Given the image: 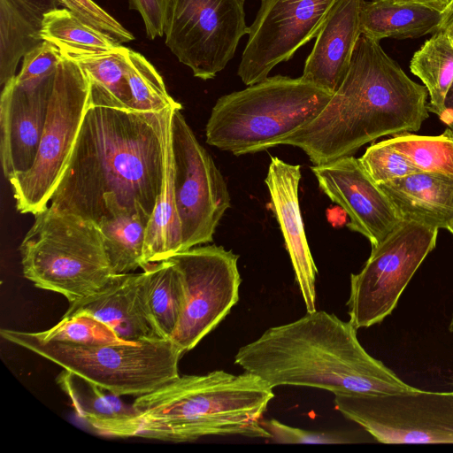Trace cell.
<instances>
[{
    "label": "cell",
    "instance_id": "ba28073f",
    "mask_svg": "<svg viewBox=\"0 0 453 453\" xmlns=\"http://www.w3.org/2000/svg\"><path fill=\"white\" fill-rule=\"evenodd\" d=\"M90 106V83L81 68L65 57L59 63L37 156L26 173L9 180L16 208L36 215L48 208L70 161Z\"/></svg>",
    "mask_w": 453,
    "mask_h": 453
},
{
    "label": "cell",
    "instance_id": "5bb4252c",
    "mask_svg": "<svg viewBox=\"0 0 453 453\" xmlns=\"http://www.w3.org/2000/svg\"><path fill=\"white\" fill-rule=\"evenodd\" d=\"M335 1L261 0L237 70L242 81L250 86L267 78L317 37Z\"/></svg>",
    "mask_w": 453,
    "mask_h": 453
},
{
    "label": "cell",
    "instance_id": "5b68a950",
    "mask_svg": "<svg viewBox=\"0 0 453 453\" xmlns=\"http://www.w3.org/2000/svg\"><path fill=\"white\" fill-rule=\"evenodd\" d=\"M333 95L302 77H267L217 100L206 124V142L235 156L277 146L315 119Z\"/></svg>",
    "mask_w": 453,
    "mask_h": 453
},
{
    "label": "cell",
    "instance_id": "2e32d148",
    "mask_svg": "<svg viewBox=\"0 0 453 453\" xmlns=\"http://www.w3.org/2000/svg\"><path fill=\"white\" fill-rule=\"evenodd\" d=\"M55 75L34 90L17 86L15 77L0 96V157L4 177L26 173L34 165L43 133Z\"/></svg>",
    "mask_w": 453,
    "mask_h": 453
},
{
    "label": "cell",
    "instance_id": "8992f818",
    "mask_svg": "<svg viewBox=\"0 0 453 453\" xmlns=\"http://www.w3.org/2000/svg\"><path fill=\"white\" fill-rule=\"evenodd\" d=\"M35 216L19 251L23 275L35 287L64 296L70 304L115 275L95 222L50 205Z\"/></svg>",
    "mask_w": 453,
    "mask_h": 453
},
{
    "label": "cell",
    "instance_id": "f1b7e54d",
    "mask_svg": "<svg viewBox=\"0 0 453 453\" xmlns=\"http://www.w3.org/2000/svg\"><path fill=\"white\" fill-rule=\"evenodd\" d=\"M42 37L58 47L62 54L102 52L120 44L109 35L86 24L66 8L43 15Z\"/></svg>",
    "mask_w": 453,
    "mask_h": 453
},
{
    "label": "cell",
    "instance_id": "d6986e66",
    "mask_svg": "<svg viewBox=\"0 0 453 453\" xmlns=\"http://www.w3.org/2000/svg\"><path fill=\"white\" fill-rule=\"evenodd\" d=\"M365 1H335L305 60L303 80L333 94L339 88L362 35L360 13Z\"/></svg>",
    "mask_w": 453,
    "mask_h": 453
},
{
    "label": "cell",
    "instance_id": "7a4b0ae2",
    "mask_svg": "<svg viewBox=\"0 0 453 453\" xmlns=\"http://www.w3.org/2000/svg\"><path fill=\"white\" fill-rule=\"evenodd\" d=\"M427 96L380 42L361 35L342 83L322 111L278 145L300 148L314 165L353 156L381 136L418 131L428 117Z\"/></svg>",
    "mask_w": 453,
    "mask_h": 453
},
{
    "label": "cell",
    "instance_id": "1f68e13d",
    "mask_svg": "<svg viewBox=\"0 0 453 453\" xmlns=\"http://www.w3.org/2000/svg\"><path fill=\"white\" fill-rule=\"evenodd\" d=\"M43 340L55 341L81 346L121 344V340L107 325L88 314L62 317L50 329L34 332Z\"/></svg>",
    "mask_w": 453,
    "mask_h": 453
},
{
    "label": "cell",
    "instance_id": "44dd1931",
    "mask_svg": "<svg viewBox=\"0 0 453 453\" xmlns=\"http://www.w3.org/2000/svg\"><path fill=\"white\" fill-rule=\"evenodd\" d=\"M56 380L77 416L95 432L111 437H135L137 413L133 405H127L119 395L66 369Z\"/></svg>",
    "mask_w": 453,
    "mask_h": 453
},
{
    "label": "cell",
    "instance_id": "9c48e42d",
    "mask_svg": "<svg viewBox=\"0 0 453 453\" xmlns=\"http://www.w3.org/2000/svg\"><path fill=\"white\" fill-rule=\"evenodd\" d=\"M439 229L401 221L379 244L358 273L350 275L349 322L366 328L392 313L403 290L435 248Z\"/></svg>",
    "mask_w": 453,
    "mask_h": 453
},
{
    "label": "cell",
    "instance_id": "6da1fadb",
    "mask_svg": "<svg viewBox=\"0 0 453 453\" xmlns=\"http://www.w3.org/2000/svg\"><path fill=\"white\" fill-rule=\"evenodd\" d=\"M176 109L90 105L50 206L97 224L104 198L112 196L150 216L162 189L165 141Z\"/></svg>",
    "mask_w": 453,
    "mask_h": 453
},
{
    "label": "cell",
    "instance_id": "ffe728a7",
    "mask_svg": "<svg viewBox=\"0 0 453 453\" xmlns=\"http://www.w3.org/2000/svg\"><path fill=\"white\" fill-rule=\"evenodd\" d=\"M379 186L402 220L437 229H447L453 220L451 174L419 171Z\"/></svg>",
    "mask_w": 453,
    "mask_h": 453
},
{
    "label": "cell",
    "instance_id": "d4e9b609",
    "mask_svg": "<svg viewBox=\"0 0 453 453\" xmlns=\"http://www.w3.org/2000/svg\"><path fill=\"white\" fill-rule=\"evenodd\" d=\"M44 12L21 0H0V85L16 76L22 58L43 40Z\"/></svg>",
    "mask_w": 453,
    "mask_h": 453
},
{
    "label": "cell",
    "instance_id": "8fae6325",
    "mask_svg": "<svg viewBox=\"0 0 453 453\" xmlns=\"http://www.w3.org/2000/svg\"><path fill=\"white\" fill-rule=\"evenodd\" d=\"M245 0H171L165 44L193 75L213 79L234 58L249 35Z\"/></svg>",
    "mask_w": 453,
    "mask_h": 453
},
{
    "label": "cell",
    "instance_id": "e575fe53",
    "mask_svg": "<svg viewBox=\"0 0 453 453\" xmlns=\"http://www.w3.org/2000/svg\"><path fill=\"white\" fill-rule=\"evenodd\" d=\"M86 24L113 37L119 42L134 39L133 34L93 0H58Z\"/></svg>",
    "mask_w": 453,
    "mask_h": 453
},
{
    "label": "cell",
    "instance_id": "ab89813d",
    "mask_svg": "<svg viewBox=\"0 0 453 453\" xmlns=\"http://www.w3.org/2000/svg\"><path fill=\"white\" fill-rule=\"evenodd\" d=\"M24 3L29 4L30 6L42 12H48L56 8H58L60 3L58 0H21Z\"/></svg>",
    "mask_w": 453,
    "mask_h": 453
},
{
    "label": "cell",
    "instance_id": "7c38bea8",
    "mask_svg": "<svg viewBox=\"0 0 453 453\" xmlns=\"http://www.w3.org/2000/svg\"><path fill=\"white\" fill-rule=\"evenodd\" d=\"M180 110L172 114L171 136L182 252L212 241L219 220L230 207V194L212 157L198 142Z\"/></svg>",
    "mask_w": 453,
    "mask_h": 453
},
{
    "label": "cell",
    "instance_id": "f6af8a7d",
    "mask_svg": "<svg viewBox=\"0 0 453 453\" xmlns=\"http://www.w3.org/2000/svg\"><path fill=\"white\" fill-rule=\"evenodd\" d=\"M447 229L453 234V220Z\"/></svg>",
    "mask_w": 453,
    "mask_h": 453
},
{
    "label": "cell",
    "instance_id": "b9f144b4",
    "mask_svg": "<svg viewBox=\"0 0 453 453\" xmlns=\"http://www.w3.org/2000/svg\"><path fill=\"white\" fill-rule=\"evenodd\" d=\"M453 25V2L449 8L442 13V20L439 30L445 29Z\"/></svg>",
    "mask_w": 453,
    "mask_h": 453
},
{
    "label": "cell",
    "instance_id": "484cf974",
    "mask_svg": "<svg viewBox=\"0 0 453 453\" xmlns=\"http://www.w3.org/2000/svg\"><path fill=\"white\" fill-rule=\"evenodd\" d=\"M128 51V48L119 44L107 51L63 54L87 75L90 83V105L130 109Z\"/></svg>",
    "mask_w": 453,
    "mask_h": 453
},
{
    "label": "cell",
    "instance_id": "cb8c5ba5",
    "mask_svg": "<svg viewBox=\"0 0 453 453\" xmlns=\"http://www.w3.org/2000/svg\"><path fill=\"white\" fill-rule=\"evenodd\" d=\"M164 160L165 170L161 193L146 228L143 249L144 266L150 263L169 259L181 251V226L174 194V158L171 122L165 141Z\"/></svg>",
    "mask_w": 453,
    "mask_h": 453
},
{
    "label": "cell",
    "instance_id": "3957f363",
    "mask_svg": "<svg viewBox=\"0 0 453 453\" xmlns=\"http://www.w3.org/2000/svg\"><path fill=\"white\" fill-rule=\"evenodd\" d=\"M357 328L325 311L272 326L241 347L234 364L271 388L309 387L339 395H393L417 389L372 357Z\"/></svg>",
    "mask_w": 453,
    "mask_h": 453
},
{
    "label": "cell",
    "instance_id": "4316f807",
    "mask_svg": "<svg viewBox=\"0 0 453 453\" xmlns=\"http://www.w3.org/2000/svg\"><path fill=\"white\" fill-rule=\"evenodd\" d=\"M147 297L153 319L165 339H170L180 321L185 305L181 273L170 259L147 264Z\"/></svg>",
    "mask_w": 453,
    "mask_h": 453
},
{
    "label": "cell",
    "instance_id": "60d3db41",
    "mask_svg": "<svg viewBox=\"0 0 453 453\" xmlns=\"http://www.w3.org/2000/svg\"><path fill=\"white\" fill-rule=\"evenodd\" d=\"M346 212L340 206L327 211V219L334 226H340L345 222Z\"/></svg>",
    "mask_w": 453,
    "mask_h": 453
},
{
    "label": "cell",
    "instance_id": "d6a6232c",
    "mask_svg": "<svg viewBox=\"0 0 453 453\" xmlns=\"http://www.w3.org/2000/svg\"><path fill=\"white\" fill-rule=\"evenodd\" d=\"M359 159L378 185L419 172L404 155L393 149L385 140L368 147Z\"/></svg>",
    "mask_w": 453,
    "mask_h": 453
},
{
    "label": "cell",
    "instance_id": "f546056e",
    "mask_svg": "<svg viewBox=\"0 0 453 453\" xmlns=\"http://www.w3.org/2000/svg\"><path fill=\"white\" fill-rule=\"evenodd\" d=\"M385 142L419 171L453 175V130L449 127L440 135L402 133Z\"/></svg>",
    "mask_w": 453,
    "mask_h": 453
},
{
    "label": "cell",
    "instance_id": "74e56055",
    "mask_svg": "<svg viewBox=\"0 0 453 453\" xmlns=\"http://www.w3.org/2000/svg\"><path fill=\"white\" fill-rule=\"evenodd\" d=\"M438 117L441 122L453 130V82L446 96L442 111Z\"/></svg>",
    "mask_w": 453,
    "mask_h": 453
},
{
    "label": "cell",
    "instance_id": "f35d334b",
    "mask_svg": "<svg viewBox=\"0 0 453 453\" xmlns=\"http://www.w3.org/2000/svg\"><path fill=\"white\" fill-rule=\"evenodd\" d=\"M403 3H414L418 4L443 13L449 6L451 4L453 0H395Z\"/></svg>",
    "mask_w": 453,
    "mask_h": 453
},
{
    "label": "cell",
    "instance_id": "603a6c76",
    "mask_svg": "<svg viewBox=\"0 0 453 453\" xmlns=\"http://www.w3.org/2000/svg\"><path fill=\"white\" fill-rule=\"evenodd\" d=\"M442 13L414 3L395 0L365 1L360 13L362 35L384 38H418L439 30Z\"/></svg>",
    "mask_w": 453,
    "mask_h": 453
},
{
    "label": "cell",
    "instance_id": "7bdbcfd3",
    "mask_svg": "<svg viewBox=\"0 0 453 453\" xmlns=\"http://www.w3.org/2000/svg\"><path fill=\"white\" fill-rule=\"evenodd\" d=\"M441 30H446L448 32V34L450 35V37L452 38V40H453V25L448 27L445 29H441Z\"/></svg>",
    "mask_w": 453,
    "mask_h": 453
},
{
    "label": "cell",
    "instance_id": "52a82bcc",
    "mask_svg": "<svg viewBox=\"0 0 453 453\" xmlns=\"http://www.w3.org/2000/svg\"><path fill=\"white\" fill-rule=\"evenodd\" d=\"M0 334L119 396H139L175 379L184 354L171 339L81 346L9 328H2Z\"/></svg>",
    "mask_w": 453,
    "mask_h": 453
},
{
    "label": "cell",
    "instance_id": "d590c367",
    "mask_svg": "<svg viewBox=\"0 0 453 453\" xmlns=\"http://www.w3.org/2000/svg\"><path fill=\"white\" fill-rule=\"evenodd\" d=\"M263 427L277 443L342 444L352 442L349 437L337 433L313 432L289 426L276 419L261 420Z\"/></svg>",
    "mask_w": 453,
    "mask_h": 453
},
{
    "label": "cell",
    "instance_id": "e0dca14e",
    "mask_svg": "<svg viewBox=\"0 0 453 453\" xmlns=\"http://www.w3.org/2000/svg\"><path fill=\"white\" fill-rule=\"evenodd\" d=\"M88 314L128 342L165 339L150 311L146 273L114 275L96 293L70 303L63 317Z\"/></svg>",
    "mask_w": 453,
    "mask_h": 453
},
{
    "label": "cell",
    "instance_id": "8d00e7d4",
    "mask_svg": "<svg viewBox=\"0 0 453 453\" xmlns=\"http://www.w3.org/2000/svg\"><path fill=\"white\" fill-rule=\"evenodd\" d=\"M129 9L137 11L143 20L147 37L153 40L165 35L171 0H128Z\"/></svg>",
    "mask_w": 453,
    "mask_h": 453
},
{
    "label": "cell",
    "instance_id": "7402d4cb",
    "mask_svg": "<svg viewBox=\"0 0 453 453\" xmlns=\"http://www.w3.org/2000/svg\"><path fill=\"white\" fill-rule=\"evenodd\" d=\"M150 215L121 206L112 196L103 200L97 222L105 253L115 275L144 266L143 249Z\"/></svg>",
    "mask_w": 453,
    "mask_h": 453
},
{
    "label": "cell",
    "instance_id": "30bf717a",
    "mask_svg": "<svg viewBox=\"0 0 453 453\" xmlns=\"http://www.w3.org/2000/svg\"><path fill=\"white\" fill-rule=\"evenodd\" d=\"M335 408L383 443H453V391L334 395Z\"/></svg>",
    "mask_w": 453,
    "mask_h": 453
},
{
    "label": "cell",
    "instance_id": "277c9868",
    "mask_svg": "<svg viewBox=\"0 0 453 453\" xmlns=\"http://www.w3.org/2000/svg\"><path fill=\"white\" fill-rule=\"evenodd\" d=\"M273 389L247 372L179 375L132 403L135 437L173 442L229 435L269 440L261 420L274 397Z\"/></svg>",
    "mask_w": 453,
    "mask_h": 453
},
{
    "label": "cell",
    "instance_id": "ee69618b",
    "mask_svg": "<svg viewBox=\"0 0 453 453\" xmlns=\"http://www.w3.org/2000/svg\"><path fill=\"white\" fill-rule=\"evenodd\" d=\"M449 332L453 333V310L451 312L450 320H449Z\"/></svg>",
    "mask_w": 453,
    "mask_h": 453
},
{
    "label": "cell",
    "instance_id": "4fadbf2b",
    "mask_svg": "<svg viewBox=\"0 0 453 453\" xmlns=\"http://www.w3.org/2000/svg\"><path fill=\"white\" fill-rule=\"evenodd\" d=\"M238 258L216 245L194 247L169 258L180 270L185 289L183 312L170 338L183 353L194 349L237 303L242 281Z\"/></svg>",
    "mask_w": 453,
    "mask_h": 453
},
{
    "label": "cell",
    "instance_id": "9a60e30c",
    "mask_svg": "<svg viewBox=\"0 0 453 453\" xmlns=\"http://www.w3.org/2000/svg\"><path fill=\"white\" fill-rule=\"evenodd\" d=\"M320 189L346 212L348 227L379 244L402 220L359 158L347 156L311 167Z\"/></svg>",
    "mask_w": 453,
    "mask_h": 453
},
{
    "label": "cell",
    "instance_id": "ac0fdd59",
    "mask_svg": "<svg viewBox=\"0 0 453 453\" xmlns=\"http://www.w3.org/2000/svg\"><path fill=\"white\" fill-rule=\"evenodd\" d=\"M301 176L300 165L273 157L265 182L306 311L311 312L316 311L318 270L306 239L299 206L298 186Z\"/></svg>",
    "mask_w": 453,
    "mask_h": 453
},
{
    "label": "cell",
    "instance_id": "83f0119b",
    "mask_svg": "<svg viewBox=\"0 0 453 453\" xmlns=\"http://www.w3.org/2000/svg\"><path fill=\"white\" fill-rule=\"evenodd\" d=\"M410 69L427 90L428 111L439 116L453 82V40L446 30L436 31L413 54Z\"/></svg>",
    "mask_w": 453,
    "mask_h": 453
},
{
    "label": "cell",
    "instance_id": "4dcf8cb0",
    "mask_svg": "<svg viewBox=\"0 0 453 453\" xmlns=\"http://www.w3.org/2000/svg\"><path fill=\"white\" fill-rule=\"evenodd\" d=\"M127 76L131 93V110L160 112L171 108H182L168 94L163 78L152 64L130 49Z\"/></svg>",
    "mask_w": 453,
    "mask_h": 453
},
{
    "label": "cell",
    "instance_id": "836d02e7",
    "mask_svg": "<svg viewBox=\"0 0 453 453\" xmlns=\"http://www.w3.org/2000/svg\"><path fill=\"white\" fill-rule=\"evenodd\" d=\"M64 56L58 47L48 41L27 52L22 62L20 72L15 76L18 87L34 90L56 74Z\"/></svg>",
    "mask_w": 453,
    "mask_h": 453
}]
</instances>
